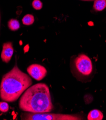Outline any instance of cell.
Segmentation results:
<instances>
[{"mask_svg": "<svg viewBox=\"0 0 106 120\" xmlns=\"http://www.w3.org/2000/svg\"><path fill=\"white\" fill-rule=\"evenodd\" d=\"M22 120H77L78 117L72 115L45 113H23L21 116Z\"/></svg>", "mask_w": 106, "mask_h": 120, "instance_id": "cell-3", "label": "cell"}, {"mask_svg": "<svg viewBox=\"0 0 106 120\" xmlns=\"http://www.w3.org/2000/svg\"><path fill=\"white\" fill-rule=\"evenodd\" d=\"M104 117L103 113L99 110H93L88 114V120H102Z\"/></svg>", "mask_w": 106, "mask_h": 120, "instance_id": "cell-7", "label": "cell"}, {"mask_svg": "<svg viewBox=\"0 0 106 120\" xmlns=\"http://www.w3.org/2000/svg\"><path fill=\"white\" fill-rule=\"evenodd\" d=\"M0 22H1V18H0Z\"/></svg>", "mask_w": 106, "mask_h": 120, "instance_id": "cell-14", "label": "cell"}, {"mask_svg": "<svg viewBox=\"0 0 106 120\" xmlns=\"http://www.w3.org/2000/svg\"><path fill=\"white\" fill-rule=\"evenodd\" d=\"M81 1H94L95 0H81Z\"/></svg>", "mask_w": 106, "mask_h": 120, "instance_id": "cell-13", "label": "cell"}, {"mask_svg": "<svg viewBox=\"0 0 106 120\" xmlns=\"http://www.w3.org/2000/svg\"><path fill=\"white\" fill-rule=\"evenodd\" d=\"M74 66L77 72L83 76H89L92 72L93 64L91 60L85 54L79 55L75 58Z\"/></svg>", "mask_w": 106, "mask_h": 120, "instance_id": "cell-4", "label": "cell"}, {"mask_svg": "<svg viewBox=\"0 0 106 120\" xmlns=\"http://www.w3.org/2000/svg\"><path fill=\"white\" fill-rule=\"evenodd\" d=\"M32 5L34 9L37 10H40L43 7V4L40 0H33Z\"/></svg>", "mask_w": 106, "mask_h": 120, "instance_id": "cell-11", "label": "cell"}, {"mask_svg": "<svg viewBox=\"0 0 106 120\" xmlns=\"http://www.w3.org/2000/svg\"><path fill=\"white\" fill-rule=\"evenodd\" d=\"M27 72L33 78L40 81L46 76L47 70L43 66L39 64H33L27 68Z\"/></svg>", "mask_w": 106, "mask_h": 120, "instance_id": "cell-5", "label": "cell"}, {"mask_svg": "<svg viewBox=\"0 0 106 120\" xmlns=\"http://www.w3.org/2000/svg\"><path fill=\"white\" fill-rule=\"evenodd\" d=\"M9 105L5 102H0V111L6 112L9 110Z\"/></svg>", "mask_w": 106, "mask_h": 120, "instance_id": "cell-12", "label": "cell"}, {"mask_svg": "<svg viewBox=\"0 0 106 120\" xmlns=\"http://www.w3.org/2000/svg\"><path fill=\"white\" fill-rule=\"evenodd\" d=\"M8 26L11 30L15 31L20 28V25L17 20L11 19L8 22Z\"/></svg>", "mask_w": 106, "mask_h": 120, "instance_id": "cell-9", "label": "cell"}, {"mask_svg": "<svg viewBox=\"0 0 106 120\" xmlns=\"http://www.w3.org/2000/svg\"><path fill=\"white\" fill-rule=\"evenodd\" d=\"M14 54L13 44L11 42L4 43L1 54V58L3 62L8 63L11 58Z\"/></svg>", "mask_w": 106, "mask_h": 120, "instance_id": "cell-6", "label": "cell"}, {"mask_svg": "<svg viewBox=\"0 0 106 120\" xmlns=\"http://www.w3.org/2000/svg\"><path fill=\"white\" fill-rule=\"evenodd\" d=\"M106 8V0H95L93 8L97 11H100Z\"/></svg>", "mask_w": 106, "mask_h": 120, "instance_id": "cell-8", "label": "cell"}, {"mask_svg": "<svg viewBox=\"0 0 106 120\" xmlns=\"http://www.w3.org/2000/svg\"><path fill=\"white\" fill-rule=\"evenodd\" d=\"M32 84L31 78L15 65L3 77L0 85V97L7 102L16 101Z\"/></svg>", "mask_w": 106, "mask_h": 120, "instance_id": "cell-2", "label": "cell"}, {"mask_svg": "<svg viewBox=\"0 0 106 120\" xmlns=\"http://www.w3.org/2000/svg\"><path fill=\"white\" fill-rule=\"evenodd\" d=\"M19 108L31 113L49 112L54 108L50 90L44 83H37L29 87L19 101Z\"/></svg>", "mask_w": 106, "mask_h": 120, "instance_id": "cell-1", "label": "cell"}, {"mask_svg": "<svg viewBox=\"0 0 106 120\" xmlns=\"http://www.w3.org/2000/svg\"><path fill=\"white\" fill-rule=\"evenodd\" d=\"M34 22V16L32 15H26L22 19V22L23 25L26 26H30Z\"/></svg>", "mask_w": 106, "mask_h": 120, "instance_id": "cell-10", "label": "cell"}]
</instances>
